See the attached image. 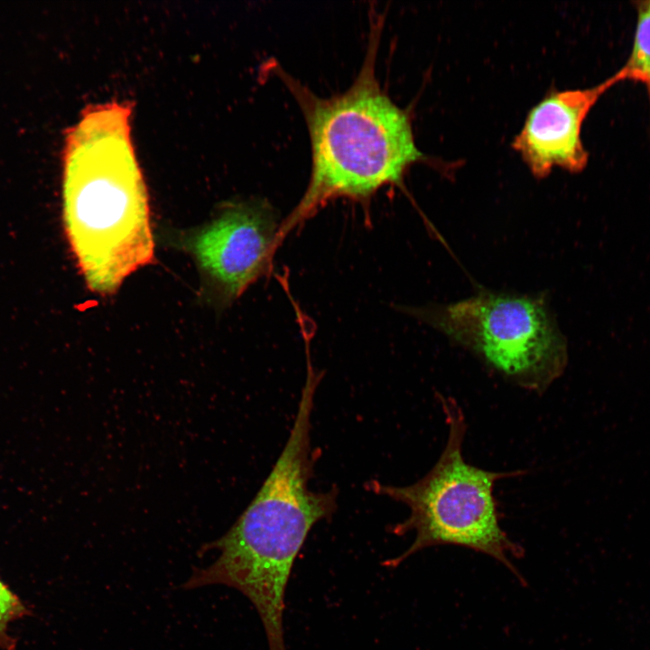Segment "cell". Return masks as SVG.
<instances>
[{
	"mask_svg": "<svg viewBox=\"0 0 650 650\" xmlns=\"http://www.w3.org/2000/svg\"><path fill=\"white\" fill-rule=\"evenodd\" d=\"M128 103L87 107L66 135L65 231L88 288L107 296L154 256L148 192Z\"/></svg>",
	"mask_w": 650,
	"mask_h": 650,
	"instance_id": "cell-1",
	"label": "cell"
},
{
	"mask_svg": "<svg viewBox=\"0 0 650 650\" xmlns=\"http://www.w3.org/2000/svg\"><path fill=\"white\" fill-rule=\"evenodd\" d=\"M321 377L307 368L292 428L269 476L229 530L203 546L218 550V558L195 568L181 586L225 585L241 592L261 618L269 650H285L284 595L295 559L311 528L337 508L336 488L315 492L308 486L315 458L311 413Z\"/></svg>",
	"mask_w": 650,
	"mask_h": 650,
	"instance_id": "cell-2",
	"label": "cell"
},
{
	"mask_svg": "<svg viewBox=\"0 0 650 650\" xmlns=\"http://www.w3.org/2000/svg\"><path fill=\"white\" fill-rule=\"evenodd\" d=\"M377 39L375 30L358 75L340 94L320 98L288 75L282 77L306 119L311 170L302 199L281 222L279 247L328 202L345 198L367 203L383 187L401 185L407 170L425 160L409 114L376 78Z\"/></svg>",
	"mask_w": 650,
	"mask_h": 650,
	"instance_id": "cell-3",
	"label": "cell"
},
{
	"mask_svg": "<svg viewBox=\"0 0 650 650\" xmlns=\"http://www.w3.org/2000/svg\"><path fill=\"white\" fill-rule=\"evenodd\" d=\"M448 427L445 446L431 470L416 482L403 487L373 479L367 489L405 505L409 516L389 532L404 535L414 532L413 543L401 554L383 562L396 568L410 556L437 545H456L486 554L506 567L522 584L524 577L512 562L525 554L500 525L496 482L527 473L525 469L490 471L469 463L463 456L467 432L464 412L456 399L436 394Z\"/></svg>",
	"mask_w": 650,
	"mask_h": 650,
	"instance_id": "cell-4",
	"label": "cell"
},
{
	"mask_svg": "<svg viewBox=\"0 0 650 650\" xmlns=\"http://www.w3.org/2000/svg\"><path fill=\"white\" fill-rule=\"evenodd\" d=\"M402 309L525 390L543 395L566 369L567 341L542 295L480 290L455 302Z\"/></svg>",
	"mask_w": 650,
	"mask_h": 650,
	"instance_id": "cell-5",
	"label": "cell"
},
{
	"mask_svg": "<svg viewBox=\"0 0 650 650\" xmlns=\"http://www.w3.org/2000/svg\"><path fill=\"white\" fill-rule=\"evenodd\" d=\"M281 222L266 200L231 202L174 245L194 260L207 297L225 307L271 271Z\"/></svg>",
	"mask_w": 650,
	"mask_h": 650,
	"instance_id": "cell-6",
	"label": "cell"
},
{
	"mask_svg": "<svg viewBox=\"0 0 650 650\" xmlns=\"http://www.w3.org/2000/svg\"><path fill=\"white\" fill-rule=\"evenodd\" d=\"M619 82L614 73L590 88L554 90L530 109L512 146L534 177L544 178L555 167L571 173L586 168L582 125L599 98Z\"/></svg>",
	"mask_w": 650,
	"mask_h": 650,
	"instance_id": "cell-7",
	"label": "cell"
},
{
	"mask_svg": "<svg viewBox=\"0 0 650 650\" xmlns=\"http://www.w3.org/2000/svg\"><path fill=\"white\" fill-rule=\"evenodd\" d=\"M636 26L630 54L616 72L620 82L628 80L645 85L650 107V0L636 1Z\"/></svg>",
	"mask_w": 650,
	"mask_h": 650,
	"instance_id": "cell-8",
	"label": "cell"
},
{
	"mask_svg": "<svg viewBox=\"0 0 650 650\" xmlns=\"http://www.w3.org/2000/svg\"><path fill=\"white\" fill-rule=\"evenodd\" d=\"M27 609L19 598L0 580V647L13 650L14 641L8 630L10 625L23 617Z\"/></svg>",
	"mask_w": 650,
	"mask_h": 650,
	"instance_id": "cell-9",
	"label": "cell"
}]
</instances>
